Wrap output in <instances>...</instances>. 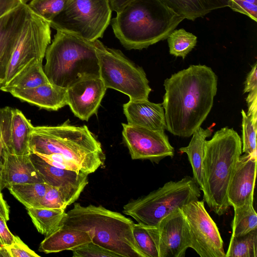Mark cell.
Segmentation results:
<instances>
[{"label": "cell", "mask_w": 257, "mask_h": 257, "mask_svg": "<svg viewBox=\"0 0 257 257\" xmlns=\"http://www.w3.org/2000/svg\"><path fill=\"white\" fill-rule=\"evenodd\" d=\"M162 103L167 130L189 137L205 120L217 90V76L205 65H192L172 74L164 82Z\"/></svg>", "instance_id": "cell-1"}, {"label": "cell", "mask_w": 257, "mask_h": 257, "mask_svg": "<svg viewBox=\"0 0 257 257\" xmlns=\"http://www.w3.org/2000/svg\"><path fill=\"white\" fill-rule=\"evenodd\" d=\"M184 20L161 0H133L116 13L111 26L125 49L142 50L167 39Z\"/></svg>", "instance_id": "cell-2"}, {"label": "cell", "mask_w": 257, "mask_h": 257, "mask_svg": "<svg viewBox=\"0 0 257 257\" xmlns=\"http://www.w3.org/2000/svg\"><path fill=\"white\" fill-rule=\"evenodd\" d=\"M134 224L130 218L101 205L75 203L65 213L59 227L87 231L92 242L119 256L145 257L134 238Z\"/></svg>", "instance_id": "cell-3"}, {"label": "cell", "mask_w": 257, "mask_h": 257, "mask_svg": "<svg viewBox=\"0 0 257 257\" xmlns=\"http://www.w3.org/2000/svg\"><path fill=\"white\" fill-rule=\"evenodd\" d=\"M29 148L30 153L62 155L88 175L105 159L101 144L87 126L72 125L69 120L56 126H34Z\"/></svg>", "instance_id": "cell-4"}, {"label": "cell", "mask_w": 257, "mask_h": 257, "mask_svg": "<svg viewBox=\"0 0 257 257\" xmlns=\"http://www.w3.org/2000/svg\"><path fill=\"white\" fill-rule=\"evenodd\" d=\"M242 153L241 139L233 128L224 127L205 141L203 159L204 201L220 216L230 207L229 184Z\"/></svg>", "instance_id": "cell-5"}, {"label": "cell", "mask_w": 257, "mask_h": 257, "mask_svg": "<svg viewBox=\"0 0 257 257\" xmlns=\"http://www.w3.org/2000/svg\"><path fill=\"white\" fill-rule=\"evenodd\" d=\"M45 57L43 69L52 84L67 89L80 80L100 77L94 42L57 30Z\"/></svg>", "instance_id": "cell-6"}, {"label": "cell", "mask_w": 257, "mask_h": 257, "mask_svg": "<svg viewBox=\"0 0 257 257\" xmlns=\"http://www.w3.org/2000/svg\"><path fill=\"white\" fill-rule=\"evenodd\" d=\"M200 196V189L193 177L185 176L130 201L123 206V213L144 227H154L174 210L198 200Z\"/></svg>", "instance_id": "cell-7"}, {"label": "cell", "mask_w": 257, "mask_h": 257, "mask_svg": "<svg viewBox=\"0 0 257 257\" xmlns=\"http://www.w3.org/2000/svg\"><path fill=\"white\" fill-rule=\"evenodd\" d=\"M99 65L100 77L107 88L127 95L130 100L148 99L152 89L145 72L119 50L94 41Z\"/></svg>", "instance_id": "cell-8"}, {"label": "cell", "mask_w": 257, "mask_h": 257, "mask_svg": "<svg viewBox=\"0 0 257 257\" xmlns=\"http://www.w3.org/2000/svg\"><path fill=\"white\" fill-rule=\"evenodd\" d=\"M112 12L108 0H71L50 24L56 31L94 42L103 37Z\"/></svg>", "instance_id": "cell-9"}, {"label": "cell", "mask_w": 257, "mask_h": 257, "mask_svg": "<svg viewBox=\"0 0 257 257\" xmlns=\"http://www.w3.org/2000/svg\"><path fill=\"white\" fill-rule=\"evenodd\" d=\"M50 23L30 10L16 42L6 80L7 85L21 71L35 60L43 62L50 44Z\"/></svg>", "instance_id": "cell-10"}, {"label": "cell", "mask_w": 257, "mask_h": 257, "mask_svg": "<svg viewBox=\"0 0 257 257\" xmlns=\"http://www.w3.org/2000/svg\"><path fill=\"white\" fill-rule=\"evenodd\" d=\"M181 209L189 225L191 248L201 257H225L218 228L206 211L204 201H191Z\"/></svg>", "instance_id": "cell-11"}, {"label": "cell", "mask_w": 257, "mask_h": 257, "mask_svg": "<svg viewBox=\"0 0 257 257\" xmlns=\"http://www.w3.org/2000/svg\"><path fill=\"white\" fill-rule=\"evenodd\" d=\"M146 228L157 246L159 257H184L187 249L191 247L189 225L181 208L163 218L156 226Z\"/></svg>", "instance_id": "cell-12"}, {"label": "cell", "mask_w": 257, "mask_h": 257, "mask_svg": "<svg viewBox=\"0 0 257 257\" xmlns=\"http://www.w3.org/2000/svg\"><path fill=\"white\" fill-rule=\"evenodd\" d=\"M123 142L133 160H149L159 163L162 159L174 155L164 130L157 131L142 126L122 123Z\"/></svg>", "instance_id": "cell-13"}, {"label": "cell", "mask_w": 257, "mask_h": 257, "mask_svg": "<svg viewBox=\"0 0 257 257\" xmlns=\"http://www.w3.org/2000/svg\"><path fill=\"white\" fill-rule=\"evenodd\" d=\"M30 157L44 182L58 189L66 207L73 203L88 184V174L54 167L35 153Z\"/></svg>", "instance_id": "cell-14"}, {"label": "cell", "mask_w": 257, "mask_h": 257, "mask_svg": "<svg viewBox=\"0 0 257 257\" xmlns=\"http://www.w3.org/2000/svg\"><path fill=\"white\" fill-rule=\"evenodd\" d=\"M1 141L3 149L17 155L30 154L29 142L34 126L18 109H0Z\"/></svg>", "instance_id": "cell-15"}, {"label": "cell", "mask_w": 257, "mask_h": 257, "mask_svg": "<svg viewBox=\"0 0 257 257\" xmlns=\"http://www.w3.org/2000/svg\"><path fill=\"white\" fill-rule=\"evenodd\" d=\"M106 89L100 77L80 80L67 88V105L76 116L88 120L97 113Z\"/></svg>", "instance_id": "cell-16"}, {"label": "cell", "mask_w": 257, "mask_h": 257, "mask_svg": "<svg viewBox=\"0 0 257 257\" xmlns=\"http://www.w3.org/2000/svg\"><path fill=\"white\" fill-rule=\"evenodd\" d=\"M29 12L27 4L21 3L0 17V87L6 80L16 42Z\"/></svg>", "instance_id": "cell-17"}, {"label": "cell", "mask_w": 257, "mask_h": 257, "mask_svg": "<svg viewBox=\"0 0 257 257\" xmlns=\"http://www.w3.org/2000/svg\"><path fill=\"white\" fill-rule=\"evenodd\" d=\"M256 156L245 154L236 163L227 191V199L233 208L253 203Z\"/></svg>", "instance_id": "cell-18"}, {"label": "cell", "mask_w": 257, "mask_h": 257, "mask_svg": "<svg viewBox=\"0 0 257 257\" xmlns=\"http://www.w3.org/2000/svg\"><path fill=\"white\" fill-rule=\"evenodd\" d=\"M127 123L153 130L167 129L164 108L162 103L149 99L130 100L123 105Z\"/></svg>", "instance_id": "cell-19"}, {"label": "cell", "mask_w": 257, "mask_h": 257, "mask_svg": "<svg viewBox=\"0 0 257 257\" xmlns=\"http://www.w3.org/2000/svg\"><path fill=\"white\" fill-rule=\"evenodd\" d=\"M2 159L4 189L18 184L44 182L33 164L30 154L17 155L3 149Z\"/></svg>", "instance_id": "cell-20"}, {"label": "cell", "mask_w": 257, "mask_h": 257, "mask_svg": "<svg viewBox=\"0 0 257 257\" xmlns=\"http://www.w3.org/2000/svg\"><path fill=\"white\" fill-rule=\"evenodd\" d=\"M67 89L50 83L34 88L13 89L8 92L41 108L56 111L67 105Z\"/></svg>", "instance_id": "cell-21"}, {"label": "cell", "mask_w": 257, "mask_h": 257, "mask_svg": "<svg viewBox=\"0 0 257 257\" xmlns=\"http://www.w3.org/2000/svg\"><path fill=\"white\" fill-rule=\"evenodd\" d=\"M91 241V237L87 231L61 226L45 236L40 243L39 250L46 253L67 250L72 251Z\"/></svg>", "instance_id": "cell-22"}, {"label": "cell", "mask_w": 257, "mask_h": 257, "mask_svg": "<svg viewBox=\"0 0 257 257\" xmlns=\"http://www.w3.org/2000/svg\"><path fill=\"white\" fill-rule=\"evenodd\" d=\"M184 19L194 21L215 10L228 7V0H161Z\"/></svg>", "instance_id": "cell-23"}, {"label": "cell", "mask_w": 257, "mask_h": 257, "mask_svg": "<svg viewBox=\"0 0 257 257\" xmlns=\"http://www.w3.org/2000/svg\"><path fill=\"white\" fill-rule=\"evenodd\" d=\"M211 134L212 130L210 128L203 129L200 126L193 133V137L189 145L179 149L181 153L187 155L192 168L193 178L202 191L204 189L203 159L205 143L206 139Z\"/></svg>", "instance_id": "cell-24"}, {"label": "cell", "mask_w": 257, "mask_h": 257, "mask_svg": "<svg viewBox=\"0 0 257 257\" xmlns=\"http://www.w3.org/2000/svg\"><path fill=\"white\" fill-rule=\"evenodd\" d=\"M50 83L43 68L42 62L35 60L21 71L0 90L8 92L13 89H27Z\"/></svg>", "instance_id": "cell-25"}, {"label": "cell", "mask_w": 257, "mask_h": 257, "mask_svg": "<svg viewBox=\"0 0 257 257\" xmlns=\"http://www.w3.org/2000/svg\"><path fill=\"white\" fill-rule=\"evenodd\" d=\"M38 231L47 236L57 230L65 214V210L44 208H26Z\"/></svg>", "instance_id": "cell-26"}, {"label": "cell", "mask_w": 257, "mask_h": 257, "mask_svg": "<svg viewBox=\"0 0 257 257\" xmlns=\"http://www.w3.org/2000/svg\"><path fill=\"white\" fill-rule=\"evenodd\" d=\"M47 184L44 182L18 184L7 188L26 208L38 207L44 196Z\"/></svg>", "instance_id": "cell-27"}, {"label": "cell", "mask_w": 257, "mask_h": 257, "mask_svg": "<svg viewBox=\"0 0 257 257\" xmlns=\"http://www.w3.org/2000/svg\"><path fill=\"white\" fill-rule=\"evenodd\" d=\"M257 228L244 235L231 236L225 257H256Z\"/></svg>", "instance_id": "cell-28"}, {"label": "cell", "mask_w": 257, "mask_h": 257, "mask_svg": "<svg viewBox=\"0 0 257 257\" xmlns=\"http://www.w3.org/2000/svg\"><path fill=\"white\" fill-rule=\"evenodd\" d=\"M253 203L234 207L231 236L244 235L257 228V214Z\"/></svg>", "instance_id": "cell-29"}, {"label": "cell", "mask_w": 257, "mask_h": 257, "mask_svg": "<svg viewBox=\"0 0 257 257\" xmlns=\"http://www.w3.org/2000/svg\"><path fill=\"white\" fill-rule=\"evenodd\" d=\"M167 39L170 54L183 59L192 50L197 42V36L184 29L174 30Z\"/></svg>", "instance_id": "cell-30"}, {"label": "cell", "mask_w": 257, "mask_h": 257, "mask_svg": "<svg viewBox=\"0 0 257 257\" xmlns=\"http://www.w3.org/2000/svg\"><path fill=\"white\" fill-rule=\"evenodd\" d=\"M71 0H31L29 10L50 23L67 6Z\"/></svg>", "instance_id": "cell-31"}, {"label": "cell", "mask_w": 257, "mask_h": 257, "mask_svg": "<svg viewBox=\"0 0 257 257\" xmlns=\"http://www.w3.org/2000/svg\"><path fill=\"white\" fill-rule=\"evenodd\" d=\"M242 114V152L256 156V135L257 119L246 114L243 109Z\"/></svg>", "instance_id": "cell-32"}, {"label": "cell", "mask_w": 257, "mask_h": 257, "mask_svg": "<svg viewBox=\"0 0 257 257\" xmlns=\"http://www.w3.org/2000/svg\"><path fill=\"white\" fill-rule=\"evenodd\" d=\"M133 233L135 241L145 257H159L157 246L145 227L134 223Z\"/></svg>", "instance_id": "cell-33"}, {"label": "cell", "mask_w": 257, "mask_h": 257, "mask_svg": "<svg viewBox=\"0 0 257 257\" xmlns=\"http://www.w3.org/2000/svg\"><path fill=\"white\" fill-rule=\"evenodd\" d=\"M74 257H119L115 253L92 241L72 250Z\"/></svg>", "instance_id": "cell-34"}, {"label": "cell", "mask_w": 257, "mask_h": 257, "mask_svg": "<svg viewBox=\"0 0 257 257\" xmlns=\"http://www.w3.org/2000/svg\"><path fill=\"white\" fill-rule=\"evenodd\" d=\"M38 208L65 210L67 207L58 189L47 185L46 193L40 201Z\"/></svg>", "instance_id": "cell-35"}, {"label": "cell", "mask_w": 257, "mask_h": 257, "mask_svg": "<svg viewBox=\"0 0 257 257\" xmlns=\"http://www.w3.org/2000/svg\"><path fill=\"white\" fill-rule=\"evenodd\" d=\"M35 154L43 159L46 162L56 168L76 172H82L80 167L77 164L62 155L59 154L49 155L39 153Z\"/></svg>", "instance_id": "cell-36"}, {"label": "cell", "mask_w": 257, "mask_h": 257, "mask_svg": "<svg viewBox=\"0 0 257 257\" xmlns=\"http://www.w3.org/2000/svg\"><path fill=\"white\" fill-rule=\"evenodd\" d=\"M228 7L233 11L245 15L256 22L257 4L245 0H228Z\"/></svg>", "instance_id": "cell-37"}, {"label": "cell", "mask_w": 257, "mask_h": 257, "mask_svg": "<svg viewBox=\"0 0 257 257\" xmlns=\"http://www.w3.org/2000/svg\"><path fill=\"white\" fill-rule=\"evenodd\" d=\"M4 246L10 257H40L18 236H15V240L11 245Z\"/></svg>", "instance_id": "cell-38"}, {"label": "cell", "mask_w": 257, "mask_h": 257, "mask_svg": "<svg viewBox=\"0 0 257 257\" xmlns=\"http://www.w3.org/2000/svg\"><path fill=\"white\" fill-rule=\"evenodd\" d=\"M7 222L4 218L0 216V245H11L15 240V235L10 231Z\"/></svg>", "instance_id": "cell-39"}, {"label": "cell", "mask_w": 257, "mask_h": 257, "mask_svg": "<svg viewBox=\"0 0 257 257\" xmlns=\"http://www.w3.org/2000/svg\"><path fill=\"white\" fill-rule=\"evenodd\" d=\"M257 64L255 63L248 74L245 81L243 92H249L257 90Z\"/></svg>", "instance_id": "cell-40"}, {"label": "cell", "mask_w": 257, "mask_h": 257, "mask_svg": "<svg viewBox=\"0 0 257 257\" xmlns=\"http://www.w3.org/2000/svg\"><path fill=\"white\" fill-rule=\"evenodd\" d=\"M257 90L249 92L246 101L248 106L247 115L252 116L254 119H257Z\"/></svg>", "instance_id": "cell-41"}, {"label": "cell", "mask_w": 257, "mask_h": 257, "mask_svg": "<svg viewBox=\"0 0 257 257\" xmlns=\"http://www.w3.org/2000/svg\"><path fill=\"white\" fill-rule=\"evenodd\" d=\"M20 4V0H0V17Z\"/></svg>", "instance_id": "cell-42"}, {"label": "cell", "mask_w": 257, "mask_h": 257, "mask_svg": "<svg viewBox=\"0 0 257 257\" xmlns=\"http://www.w3.org/2000/svg\"><path fill=\"white\" fill-rule=\"evenodd\" d=\"M10 207L0 192V216L7 221L9 220Z\"/></svg>", "instance_id": "cell-43"}, {"label": "cell", "mask_w": 257, "mask_h": 257, "mask_svg": "<svg viewBox=\"0 0 257 257\" xmlns=\"http://www.w3.org/2000/svg\"><path fill=\"white\" fill-rule=\"evenodd\" d=\"M112 11L117 13L133 0H108Z\"/></svg>", "instance_id": "cell-44"}, {"label": "cell", "mask_w": 257, "mask_h": 257, "mask_svg": "<svg viewBox=\"0 0 257 257\" xmlns=\"http://www.w3.org/2000/svg\"><path fill=\"white\" fill-rule=\"evenodd\" d=\"M3 151V146L2 141H0V192L4 189L2 180V171H3V159L2 154Z\"/></svg>", "instance_id": "cell-45"}, {"label": "cell", "mask_w": 257, "mask_h": 257, "mask_svg": "<svg viewBox=\"0 0 257 257\" xmlns=\"http://www.w3.org/2000/svg\"><path fill=\"white\" fill-rule=\"evenodd\" d=\"M0 256L10 257V255L5 247L3 245H0Z\"/></svg>", "instance_id": "cell-46"}, {"label": "cell", "mask_w": 257, "mask_h": 257, "mask_svg": "<svg viewBox=\"0 0 257 257\" xmlns=\"http://www.w3.org/2000/svg\"><path fill=\"white\" fill-rule=\"evenodd\" d=\"M21 3L27 4L31 0H20Z\"/></svg>", "instance_id": "cell-47"}, {"label": "cell", "mask_w": 257, "mask_h": 257, "mask_svg": "<svg viewBox=\"0 0 257 257\" xmlns=\"http://www.w3.org/2000/svg\"><path fill=\"white\" fill-rule=\"evenodd\" d=\"M245 1H248V2H250L251 3L257 4V0H245Z\"/></svg>", "instance_id": "cell-48"}, {"label": "cell", "mask_w": 257, "mask_h": 257, "mask_svg": "<svg viewBox=\"0 0 257 257\" xmlns=\"http://www.w3.org/2000/svg\"><path fill=\"white\" fill-rule=\"evenodd\" d=\"M1 109V108H0ZM1 141V119H0V141Z\"/></svg>", "instance_id": "cell-49"}]
</instances>
